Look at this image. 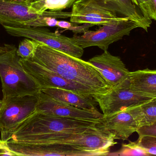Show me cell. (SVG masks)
<instances>
[{
    "mask_svg": "<svg viewBox=\"0 0 156 156\" xmlns=\"http://www.w3.org/2000/svg\"><path fill=\"white\" fill-rule=\"evenodd\" d=\"M108 156H149L138 144L137 142H129L123 144L120 150L114 153H109Z\"/></svg>",
    "mask_w": 156,
    "mask_h": 156,
    "instance_id": "obj_21",
    "label": "cell"
},
{
    "mask_svg": "<svg viewBox=\"0 0 156 156\" xmlns=\"http://www.w3.org/2000/svg\"><path fill=\"white\" fill-rule=\"evenodd\" d=\"M136 4L139 5V7L148 16L147 14V10H148V4H149V0H133Z\"/></svg>",
    "mask_w": 156,
    "mask_h": 156,
    "instance_id": "obj_26",
    "label": "cell"
},
{
    "mask_svg": "<svg viewBox=\"0 0 156 156\" xmlns=\"http://www.w3.org/2000/svg\"><path fill=\"white\" fill-rule=\"evenodd\" d=\"M103 6L121 16L136 22L147 32L152 19L133 0H96Z\"/></svg>",
    "mask_w": 156,
    "mask_h": 156,
    "instance_id": "obj_15",
    "label": "cell"
},
{
    "mask_svg": "<svg viewBox=\"0 0 156 156\" xmlns=\"http://www.w3.org/2000/svg\"><path fill=\"white\" fill-rule=\"evenodd\" d=\"M138 144L149 155H156V137L151 136H139Z\"/></svg>",
    "mask_w": 156,
    "mask_h": 156,
    "instance_id": "obj_22",
    "label": "cell"
},
{
    "mask_svg": "<svg viewBox=\"0 0 156 156\" xmlns=\"http://www.w3.org/2000/svg\"><path fill=\"white\" fill-rule=\"evenodd\" d=\"M12 1H19V0H12Z\"/></svg>",
    "mask_w": 156,
    "mask_h": 156,
    "instance_id": "obj_30",
    "label": "cell"
},
{
    "mask_svg": "<svg viewBox=\"0 0 156 156\" xmlns=\"http://www.w3.org/2000/svg\"><path fill=\"white\" fill-rule=\"evenodd\" d=\"M101 122L115 140L126 141L136 132L138 124L127 108L108 115H103Z\"/></svg>",
    "mask_w": 156,
    "mask_h": 156,
    "instance_id": "obj_14",
    "label": "cell"
},
{
    "mask_svg": "<svg viewBox=\"0 0 156 156\" xmlns=\"http://www.w3.org/2000/svg\"><path fill=\"white\" fill-rule=\"evenodd\" d=\"M76 0H35L32 2L33 6L40 13L46 11L57 12L72 6Z\"/></svg>",
    "mask_w": 156,
    "mask_h": 156,
    "instance_id": "obj_19",
    "label": "cell"
},
{
    "mask_svg": "<svg viewBox=\"0 0 156 156\" xmlns=\"http://www.w3.org/2000/svg\"><path fill=\"white\" fill-rule=\"evenodd\" d=\"M41 91L58 101L77 108L87 110L97 109V103L92 96L58 88H44L41 89Z\"/></svg>",
    "mask_w": 156,
    "mask_h": 156,
    "instance_id": "obj_17",
    "label": "cell"
},
{
    "mask_svg": "<svg viewBox=\"0 0 156 156\" xmlns=\"http://www.w3.org/2000/svg\"><path fill=\"white\" fill-rule=\"evenodd\" d=\"M128 108L135 118L138 128L156 123V99Z\"/></svg>",
    "mask_w": 156,
    "mask_h": 156,
    "instance_id": "obj_18",
    "label": "cell"
},
{
    "mask_svg": "<svg viewBox=\"0 0 156 156\" xmlns=\"http://www.w3.org/2000/svg\"><path fill=\"white\" fill-rule=\"evenodd\" d=\"M4 104V103L3 101L2 100H0V112L3 108Z\"/></svg>",
    "mask_w": 156,
    "mask_h": 156,
    "instance_id": "obj_28",
    "label": "cell"
},
{
    "mask_svg": "<svg viewBox=\"0 0 156 156\" xmlns=\"http://www.w3.org/2000/svg\"><path fill=\"white\" fill-rule=\"evenodd\" d=\"M35 111L55 117L90 121L100 120L104 115L97 109L87 110L77 108L58 101L41 91L38 95Z\"/></svg>",
    "mask_w": 156,
    "mask_h": 156,
    "instance_id": "obj_10",
    "label": "cell"
},
{
    "mask_svg": "<svg viewBox=\"0 0 156 156\" xmlns=\"http://www.w3.org/2000/svg\"><path fill=\"white\" fill-rule=\"evenodd\" d=\"M13 45L11 49L0 55V78L3 99L25 95H38L39 85L25 71Z\"/></svg>",
    "mask_w": 156,
    "mask_h": 156,
    "instance_id": "obj_3",
    "label": "cell"
},
{
    "mask_svg": "<svg viewBox=\"0 0 156 156\" xmlns=\"http://www.w3.org/2000/svg\"><path fill=\"white\" fill-rule=\"evenodd\" d=\"M12 45H5L4 46H0V55L5 53L12 48Z\"/></svg>",
    "mask_w": 156,
    "mask_h": 156,
    "instance_id": "obj_27",
    "label": "cell"
},
{
    "mask_svg": "<svg viewBox=\"0 0 156 156\" xmlns=\"http://www.w3.org/2000/svg\"><path fill=\"white\" fill-rule=\"evenodd\" d=\"M101 122L55 117L35 111L16 129L11 140L17 142L33 136L59 133L82 132Z\"/></svg>",
    "mask_w": 156,
    "mask_h": 156,
    "instance_id": "obj_2",
    "label": "cell"
},
{
    "mask_svg": "<svg viewBox=\"0 0 156 156\" xmlns=\"http://www.w3.org/2000/svg\"><path fill=\"white\" fill-rule=\"evenodd\" d=\"M88 61L98 71L111 89L126 79L130 72L119 56L112 55L108 50Z\"/></svg>",
    "mask_w": 156,
    "mask_h": 156,
    "instance_id": "obj_13",
    "label": "cell"
},
{
    "mask_svg": "<svg viewBox=\"0 0 156 156\" xmlns=\"http://www.w3.org/2000/svg\"><path fill=\"white\" fill-rule=\"evenodd\" d=\"M7 144L15 156H96L94 153L65 144L25 143L12 140Z\"/></svg>",
    "mask_w": 156,
    "mask_h": 156,
    "instance_id": "obj_11",
    "label": "cell"
},
{
    "mask_svg": "<svg viewBox=\"0 0 156 156\" xmlns=\"http://www.w3.org/2000/svg\"><path fill=\"white\" fill-rule=\"evenodd\" d=\"M32 60L66 79L93 90L98 94L111 88L98 71L89 61L39 43Z\"/></svg>",
    "mask_w": 156,
    "mask_h": 156,
    "instance_id": "obj_1",
    "label": "cell"
},
{
    "mask_svg": "<svg viewBox=\"0 0 156 156\" xmlns=\"http://www.w3.org/2000/svg\"><path fill=\"white\" fill-rule=\"evenodd\" d=\"M39 42L30 38H25L20 42L17 49V56L23 59H31L34 56Z\"/></svg>",
    "mask_w": 156,
    "mask_h": 156,
    "instance_id": "obj_20",
    "label": "cell"
},
{
    "mask_svg": "<svg viewBox=\"0 0 156 156\" xmlns=\"http://www.w3.org/2000/svg\"><path fill=\"white\" fill-rule=\"evenodd\" d=\"M44 13L37 12L32 2L0 0V24L3 27L31 26Z\"/></svg>",
    "mask_w": 156,
    "mask_h": 156,
    "instance_id": "obj_12",
    "label": "cell"
},
{
    "mask_svg": "<svg viewBox=\"0 0 156 156\" xmlns=\"http://www.w3.org/2000/svg\"><path fill=\"white\" fill-rule=\"evenodd\" d=\"M0 156H14L8 146L7 142L0 139Z\"/></svg>",
    "mask_w": 156,
    "mask_h": 156,
    "instance_id": "obj_24",
    "label": "cell"
},
{
    "mask_svg": "<svg viewBox=\"0 0 156 156\" xmlns=\"http://www.w3.org/2000/svg\"><path fill=\"white\" fill-rule=\"evenodd\" d=\"M3 27L11 35L33 39L76 57L80 58L83 55V49L76 45L71 38L51 32L47 28L27 26Z\"/></svg>",
    "mask_w": 156,
    "mask_h": 156,
    "instance_id": "obj_5",
    "label": "cell"
},
{
    "mask_svg": "<svg viewBox=\"0 0 156 156\" xmlns=\"http://www.w3.org/2000/svg\"><path fill=\"white\" fill-rule=\"evenodd\" d=\"M20 61L25 71L34 80L41 90L44 88H58L87 96L93 97L98 94L90 88L68 80L31 59L20 58Z\"/></svg>",
    "mask_w": 156,
    "mask_h": 156,
    "instance_id": "obj_7",
    "label": "cell"
},
{
    "mask_svg": "<svg viewBox=\"0 0 156 156\" xmlns=\"http://www.w3.org/2000/svg\"><path fill=\"white\" fill-rule=\"evenodd\" d=\"M19 1H23V2H32L33 1H35V0H19Z\"/></svg>",
    "mask_w": 156,
    "mask_h": 156,
    "instance_id": "obj_29",
    "label": "cell"
},
{
    "mask_svg": "<svg viewBox=\"0 0 156 156\" xmlns=\"http://www.w3.org/2000/svg\"><path fill=\"white\" fill-rule=\"evenodd\" d=\"M147 14L151 19L156 21V0H149Z\"/></svg>",
    "mask_w": 156,
    "mask_h": 156,
    "instance_id": "obj_25",
    "label": "cell"
},
{
    "mask_svg": "<svg viewBox=\"0 0 156 156\" xmlns=\"http://www.w3.org/2000/svg\"><path fill=\"white\" fill-rule=\"evenodd\" d=\"M70 21L74 24L112 25L128 17L119 16L96 0H76L72 5Z\"/></svg>",
    "mask_w": 156,
    "mask_h": 156,
    "instance_id": "obj_9",
    "label": "cell"
},
{
    "mask_svg": "<svg viewBox=\"0 0 156 156\" xmlns=\"http://www.w3.org/2000/svg\"><path fill=\"white\" fill-rule=\"evenodd\" d=\"M140 27L136 22L127 18L112 25H103L95 31L88 30L82 35L76 34L71 38L76 45L82 48L97 46L104 51L109 45L129 35L132 30Z\"/></svg>",
    "mask_w": 156,
    "mask_h": 156,
    "instance_id": "obj_6",
    "label": "cell"
},
{
    "mask_svg": "<svg viewBox=\"0 0 156 156\" xmlns=\"http://www.w3.org/2000/svg\"><path fill=\"white\" fill-rule=\"evenodd\" d=\"M128 80L135 92L146 98L156 99V70L147 68L130 71Z\"/></svg>",
    "mask_w": 156,
    "mask_h": 156,
    "instance_id": "obj_16",
    "label": "cell"
},
{
    "mask_svg": "<svg viewBox=\"0 0 156 156\" xmlns=\"http://www.w3.org/2000/svg\"><path fill=\"white\" fill-rule=\"evenodd\" d=\"M104 115H108L121 110L136 106L152 99L141 96L132 89L128 77L115 88L104 94L93 96Z\"/></svg>",
    "mask_w": 156,
    "mask_h": 156,
    "instance_id": "obj_8",
    "label": "cell"
},
{
    "mask_svg": "<svg viewBox=\"0 0 156 156\" xmlns=\"http://www.w3.org/2000/svg\"><path fill=\"white\" fill-rule=\"evenodd\" d=\"M2 100L4 104L0 112L1 138L8 142L17 127L35 111L38 95L10 97Z\"/></svg>",
    "mask_w": 156,
    "mask_h": 156,
    "instance_id": "obj_4",
    "label": "cell"
},
{
    "mask_svg": "<svg viewBox=\"0 0 156 156\" xmlns=\"http://www.w3.org/2000/svg\"><path fill=\"white\" fill-rule=\"evenodd\" d=\"M139 136H151L156 137V123L139 127L136 131Z\"/></svg>",
    "mask_w": 156,
    "mask_h": 156,
    "instance_id": "obj_23",
    "label": "cell"
}]
</instances>
